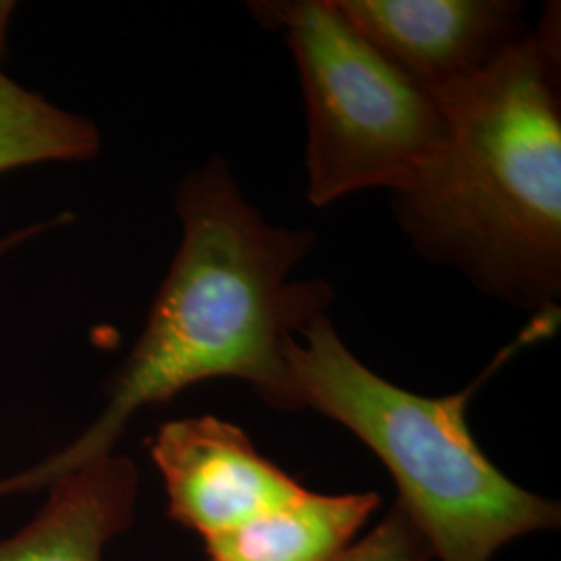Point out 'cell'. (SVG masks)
Here are the masks:
<instances>
[{
  "instance_id": "cell-11",
  "label": "cell",
  "mask_w": 561,
  "mask_h": 561,
  "mask_svg": "<svg viewBox=\"0 0 561 561\" xmlns=\"http://www.w3.org/2000/svg\"><path fill=\"white\" fill-rule=\"evenodd\" d=\"M36 236H38V231L27 225V227H23V229H18V231H13V233L0 238V261H2L7 254H11L15 248H20L21 243L34 240Z\"/></svg>"
},
{
  "instance_id": "cell-5",
  "label": "cell",
  "mask_w": 561,
  "mask_h": 561,
  "mask_svg": "<svg viewBox=\"0 0 561 561\" xmlns=\"http://www.w3.org/2000/svg\"><path fill=\"white\" fill-rule=\"evenodd\" d=\"M150 456L164 482L169 520L204 541L306 491L264 458L238 424L217 416L164 422L150 443Z\"/></svg>"
},
{
  "instance_id": "cell-2",
  "label": "cell",
  "mask_w": 561,
  "mask_h": 561,
  "mask_svg": "<svg viewBox=\"0 0 561 561\" xmlns=\"http://www.w3.org/2000/svg\"><path fill=\"white\" fill-rule=\"evenodd\" d=\"M560 44L551 27L507 44L477 73L431 90L447 138L401 194L422 248L489 291L545 304L561 279Z\"/></svg>"
},
{
  "instance_id": "cell-8",
  "label": "cell",
  "mask_w": 561,
  "mask_h": 561,
  "mask_svg": "<svg viewBox=\"0 0 561 561\" xmlns=\"http://www.w3.org/2000/svg\"><path fill=\"white\" fill-rule=\"evenodd\" d=\"M375 491L300 497L204 541L206 561H337L379 510Z\"/></svg>"
},
{
  "instance_id": "cell-10",
  "label": "cell",
  "mask_w": 561,
  "mask_h": 561,
  "mask_svg": "<svg viewBox=\"0 0 561 561\" xmlns=\"http://www.w3.org/2000/svg\"><path fill=\"white\" fill-rule=\"evenodd\" d=\"M433 549L410 514L396 502L381 522L337 561H433Z\"/></svg>"
},
{
  "instance_id": "cell-6",
  "label": "cell",
  "mask_w": 561,
  "mask_h": 561,
  "mask_svg": "<svg viewBox=\"0 0 561 561\" xmlns=\"http://www.w3.org/2000/svg\"><path fill=\"white\" fill-rule=\"evenodd\" d=\"M343 15L410 80L437 90L522 38L518 4L493 0H335Z\"/></svg>"
},
{
  "instance_id": "cell-3",
  "label": "cell",
  "mask_w": 561,
  "mask_h": 561,
  "mask_svg": "<svg viewBox=\"0 0 561 561\" xmlns=\"http://www.w3.org/2000/svg\"><path fill=\"white\" fill-rule=\"evenodd\" d=\"M560 310L545 308L470 387L424 398L379 377L341 341L327 312L287 343L298 408L340 422L387 466L401 507L442 561H491L514 539L560 526V503L507 479L482 454L468 401L518 350L547 340Z\"/></svg>"
},
{
  "instance_id": "cell-4",
  "label": "cell",
  "mask_w": 561,
  "mask_h": 561,
  "mask_svg": "<svg viewBox=\"0 0 561 561\" xmlns=\"http://www.w3.org/2000/svg\"><path fill=\"white\" fill-rule=\"evenodd\" d=\"M285 32L308 119V201L327 206L368 187L410 192L442 152L447 123L431 90L362 36L335 0L256 2Z\"/></svg>"
},
{
  "instance_id": "cell-1",
  "label": "cell",
  "mask_w": 561,
  "mask_h": 561,
  "mask_svg": "<svg viewBox=\"0 0 561 561\" xmlns=\"http://www.w3.org/2000/svg\"><path fill=\"white\" fill-rule=\"evenodd\" d=\"M175 210L180 248L101 416L50 458L0 479V497L113 454L138 412L196 382L238 379L277 410H300L285 350L331 301L327 283L289 279L312 233L264 221L219 159L181 181Z\"/></svg>"
},
{
  "instance_id": "cell-9",
  "label": "cell",
  "mask_w": 561,
  "mask_h": 561,
  "mask_svg": "<svg viewBox=\"0 0 561 561\" xmlns=\"http://www.w3.org/2000/svg\"><path fill=\"white\" fill-rule=\"evenodd\" d=\"M101 144L92 121L27 90L0 67V175L42 162L90 161Z\"/></svg>"
},
{
  "instance_id": "cell-7",
  "label": "cell",
  "mask_w": 561,
  "mask_h": 561,
  "mask_svg": "<svg viewBox=\"0 0 561 561\" xmlns=\"http://www.w3.org/2000/svg\"><path fill=\"white\" fill-rule=\"evenodd\" d=\"M140 482L136 461L115 451L60 474L38 514L0 539V561H102L136 522Z\"/></svg>"
}]
</instances>
